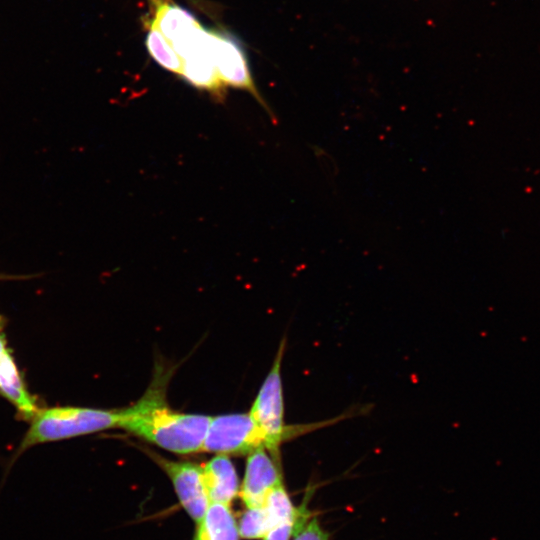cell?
Listing matches in <instances>:
<instances>
[{"label":"cell","mask_w":540,"mask_h":540,"mask_svg":"<svg viewBox=\"0 0 540 540\" xmlns=\"http://www.w3.org/2000/svg\"><path fill=\"white\" fill-rule=\"evenodd\" d=\"M146 47L151 57L163 68L174 73H181L182 58L174 49L171 42L151 22L146 37Z\"/></svg>","instance_id":"obj_13"},{"label":"cell","mask_w":540,"mask_h":540,"mask_svg":"<svg viewBox=\"0 0 540 540\" xmlns=\"http://www.w3.org/2000/svg\"><path fill=\"white\" fill-rule=\"evenodd\" d=\"M121 410L87 407H52L39 409L31 419L19 452L46 442L59 441L119 427Z\"/></svg>","instance_id":"obj_3"},{"label":"cell","mask_w":540,"mask_h":540,"mask_svg":"<svg viewBox=\"0 0 540 540\" xmlns=\"http://www.w3.org/2000/svg\"><path fill=\"white\" fill-rule=\"evenodd\" d=\"M9 351L4 334V319L0 315V358Z\"/></svg>","instance_id":"obj_17"},{"label":"cell","mask_w":540,"mask_h":540,"mask_svg":"<svg viewBox=\"0 0 540 540\" xmlns=\"http://www.w3.org/2000/svg\"><path fill=\"white\" fill-rule=\"evenodd\" d=\"M30 277H33L31 275H27V276H24V275H10V274H5V273H0V281H3V280H15V279H25V278H30Z\"/></svg>","instance_id":"obj_18"},{"label":"cell","mask_w":540,"mask_h":540,"mask_svg":"<svg viewBox=\"0 0 540 540\" xmlns=\"http://www.w3.org/2000/svg\"><path fill=\"white\" fill-rule=\"evenodd\" d=\"M282 483L280 464L264 447L248 454L239 495L247 508L261 507L268 493Z\"/></svg>","instance_id":"obj_7"},{"label":"cell","mask_w":540,"mask_h":540,"mask_svg":"<svg viewBox=\"0 0 540 540\" xmlns=\"http://www.w3.org/2000/svg\"><path fill=\"white\" fill-rule=\"evenodd\" d=\"M259 447L263 437L250 414H227L211 417L202 451L238 455Z\"/></svg>","instance_id":"obj_4"},{"label":"cell","mask_w":540,"mask_h":540,"mask_svg":"<svg viewBox=\"0 0 540 540\" xmlns=\"http://www.w3.org/2000/svg\"><path fill=\"white\" fill-rule=\"evenodd\" d=\"M203 481L210 502L229 504L239 494L235 467L225 454H217L202 467Z\"/></svg>","instance_id":"obj_8"},{"label":"cell","mask_w":540,"mask_h":540,"mask_svg":"<svg viewBox=\"0 0 540 540\" xmlns=\"http://www.w3.org/2000/svg\"><path fill=\"white\" fill-rule=\"evenodd\" d=\"M292 540H329V534L323 529L318 519L312 517L307 524L293 536Z\"/></svg>","instance_id":"obj_15"},{"label":"cell","mask_w":540,"mask_h":540,"mask_svg":"<svg viewBox=\"0 0 540 540\" xmlns=\"http://www.w3.org/2000/svg\"><path fill=\"white\" fill-rule=\"evenodd\" d=\"M152 23L170 42L200 25L188 11L166 1H157Z\"/></svg>","instance_id":"obj_12"},{"label":"cell","mask_w":540,"mask_h":540,"mask_svg":"<svg viewBox=\"0 0 540 540\" xmlns=\"http://www.w3.org/2000/svg\"><path fill=\"white\" fill-rule=\"evenodd\" d=\"M181 75L196 88L210 91L218 96L223 92L222 83L212 55L211 37L209 43L182 59Z\"/></svg>","instance_id":"obj_9"},{"label":"cell","mask_w":540,"mask_h":540,"mask_svg":"<svg viewBox=\"0 0 540 540\" xmlns=\"http://www.w3.org/2000/svg\"><path fill=\"white\" fill-rule=\"evenodd\" d=\"M285 347V339L280 343L273 365L267 374L256 399L249 412L259 429L264 442V448L272 458L280 464V446L283 441L311 432L351 416L353 413L340 415L336 418L304 425L284 423V400L281 379V364Z\"/></svg>","instance_id":"obj_2"},{"label":"cell","mask_w":540,"mask_h":540,"mask_svg":"<svg viewBox=\"0 0 540 540\" xmlns=\"http://www.w3.org/2000/svg\"><path fill=\"white\" fill-rule=\"evenodd\" d=\"M0 394L16 407L25 419L31 420L39 410L26 389L10 351L0 358Z\"/></svg>","instance_id":"obj_10"},{"label":"cell","mask_w":540,"mask_h":540,"mask_svg":"<svg viewBox=\"0 0 540 540\" xmlns=\"http://www.w3.org/2000/svg\"><path fill=\"white\" fill-rule=\"evenodd\" d=\"M211 49L218 75L225 86L249 91L263 104L251 77L245 54L232 37L210 31Z\"/></svg>","instance_id":"obj_6"},{"label":"cell","mask_w":540,"mask_h":540,"mask_svg":"<svg viewBox=\"0 0 540 540\" xmlns=\"http://www.w3.org/2000/svg\"><path fill=\"white\" fill-rule=\"evenodd\" d=\"M150 456L170 478L182 507L197 524L200 523L210 503L202 467L191 462L172 461L154 452H150Z\"/></svg>","instance_id":"obj_5"},{"label":"cell","mask_w":540,"mask_h":540,"mask_svg":"<svg viewBox=\"0 0 540 540\" xmlns=\"http://www.w3.org/2000/svg\"><path fill=\"white\" fill-rule=\"evenodd\" d=\"M307 524V523H306ZM305 524V525H306ZM305 525L296 521H289L271 528L262 538L263 540H290Z\"/></svg>","instance_id":"obj_16"},{"label":"cell","mask_w":540,"mask_h":540,"mask_svg":"<svg viewBox=\"0 0 540 540\" xmlns=\"http://www.w3.org/2000/svg\"><path fill=\"white\" fill-rule=\"evenodd\" d=\"M167 375L160 371L143 397L121 410L119 427L177 454L202 451L210 416L181 413L165 400Z\"/></svg>","instance_id":"obj_1"},{"label":"cell","mask_w":540,"mask_h":540,"mask_svg":"<svg viewBox=\"0 0 540 540\" xmlns=\"http://www.w3.org/2000/svg\"><path fill=\"white\" fill-rule=\"evenodd\" d=\"M203 540H239V530L229 504L210 502L198 523Z\"/></svg>","instance_id":"obj_11"},{"label":"cell","mask_w":540,"mask_h":540,"mask_svg":"<svg viewBox=\"0 0 540 540\" xmlns=\"http://www.w3.org/2000/svg\"><path fill=\"white\" fill-rule=\"evenodd\" d=\"M194 540H203V538H202V536H201V534H200V532L198 530L196 531V535H195Z\"/></svg>","instance_id":"obj_19"},{"label":"cell","mask_w":540,"mask_h":540,"mask_svg":"<svg viewBox=\"0 0 540 540\" xmlns=\"http://www.w3.org/2000/svg\"><path fill=\"white\" fill-rule=\"evenodd\" d=\"M239 535L245 539L263 538L269 530V524L263 507L247 508L240 518Z\"/></svg>","instance_id":"obj_14"}]
</instances>
